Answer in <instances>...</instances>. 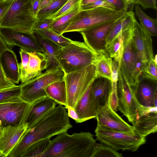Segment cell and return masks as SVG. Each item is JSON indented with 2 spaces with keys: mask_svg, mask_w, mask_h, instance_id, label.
I'll list each match as a JSON object with an SVG mask.
<instances>
[{
  "mask_svg": "<svg viewBox=\"0 0 157 157\" xmlns=\"http://www.w3.org/2000/svg\"><path fill=\"white\" fill-rule=\"evenodd\" d=\"M53 21L52 18L46 17L38 19L35 23L33 29V31L37 30L50 29L51 25Z\"/></svg>",
  "mask_w": 157,
  "mask_h": 157,
  "instance_id": "cell-40",
  "label": "cell"
},
{
  "mask_svg": "<svg viewBox=\"0 0 157 157\" xmlns=\"http://www.w3.org/2000/svg\"><path fill=\"white\" fill-rule=\"evenodd\" d=\"M64 73L59 67L46 69L43 73L20 85V97L31 104L47 96L45 89L51 84L64 79Z\"/></svg>",
  "mask_w": 157,
  "mask_h": 157,
  "instance_id": "cell-7",
  "label": "cell"
},
{
  "mask_svg": "<svg viewBox=\"0 0 157 157\" xmlns=\"http://www.w3.org/2000/svg\"><path fill=\"white\" fill-rule=\"evenodd\" d=\"M132 86L135 98L140 105L157 108V81L140 74L136 85Z\"/></svg>",
  "mask_w": 157,
  "mask_h": 157,
  "instance_id": "cell-14",
  "label": "cell"
},
{
  "mask_svg": "<svg viewBox=\"0 0 157 157\" xmlns=\"http://www.w3.org/2000/svg\"><path fill=\"white\" fill-rule=\"evenodd\" d=\"M112 61L105 52L100 53L95 64L96 78L103 77L111 80Z\"/></svg>",
  "mask_w": 157,
  "mask_h": 157,
  "instance_id": "cell-26",
  "label": "cell"
},
{
  "mask_svg": "<svg viewBox=\"0 0 157 157\" xmlns=\"http://www.w3.org/2000/svg\"><path fill=\"white\" fill-rule=\"evenodd\" d=\"M67 109V114L69 117L74 119L76 123H80L78 115L74 109L68 108Z\"/></svg>",
  "mask_w": 157,
  "mask_h": 157,
  "instance_id": "cell-48",
  "label": "cell"
},
{
  "mask_svg": "<svg viewBox=\"0 0 157 157\" xmlns=\"http://www.w3.org/2000/svg\"><path fill=\"white\" fill-rule=\"evenodd\" d=\"M13 1V0H6L0 2V25L2 19Z\"/></svg>",
  "mask_w": 157,
  "mask_h": 157,
  "instance_id": "cell-44",
  "label": "cell"
},
{
  "mask_svg": "<svg viewBox=\"0 0 157 157\" xmlns=\"http://www.w3.org/2000/svg\"><path fill=\"white\" fill-rule=\"evenodd\" d=\"M21 94L20 85L0 90V103L19 98Z\"/></svg>",
  "mask_w": 157,
  "mask_h": 157,
  "instance_id": "cell-37",
  "label": "cell"
},
{
  "mask_svg": "<svg viewBox=\"0 0 157 157\" xmlns=\"http://www.w3.org/2000/svg\"><path fill=\"white\" fill-rule=\"evenodd\" d=\"M135 15L132 10H129L123 16L116 22L106 37V44L115 38L122 29L126 28L129 25L135 16Z\"/></svg>",
  "mask_w": 157,
  "mask_h": 157,
  "instance_id": "cell-27",
  "label": "cell"
},
{
  "mask_svg": "<svg viewBox=\"0 0 157 157\" xmlns=\"http://www.w3.org/2000/svg\"><path fill=\"white\" fill-rule=\"evenodd\" d=\"M31 104L21 98L0 103V125L3 128L18 126L25 123Z\"/></svg>",
  "mask_w": 157,
  "mask_h": 157,
  "instance_id": "cell-11",
  "label": "cell"
},
{
  "mask_svg": "<svg viewBox=\"0 0 157 157\" xmlns=\"http://www.w3.org/2000/svg\"><path fill=\"white\" fill-rule=\"evenodd\" d=\"M51 141L43 157H91L96 144L93 135L88 132L71 135L65 132Z\"/></svg>",
  "mask_w": 157,
  "mask_h": 157,
  "instance_id": "cell-2",
  "label": "cell"
},
{
  "mask_svg": "<svg viewBox=\"0 0 157 157\" xmlns=\"http://www.w3.org/2000/svg\"><path fill=\"white\" fill-rule=\"evenodd\" d=\"M98 7L117 10L114 6L105 0H98L93 3L80 6L79 10H88Z\"/></svg>",
  "mask_w": 157,
  "mask_h": 157,
  "instance_id": "cell-39",
  "label": "cell"
},
{
  "mask_svg": "<svg viewBox=\"0 0 157 157\" xmlns=\"http://www.w3.org/2000/svg\"><path fill=\"white\" fill-rule=\"evenodd\" d=\"M40 0H33L31 4V10L33 15L36 17L39 11Z\"/></svg>",
  "mask_w": 157,
  "mask_h": 157,
  "instance_id": "cell-47",
  "label": "cell"
},
{
  "mask_svg": "<svg viewBox=\"0 0 157 157\" xmlns=\"http://www.w3.org/2000/svg\"><path fill=\"white\" fill-rule=\"evenodd\" d=\"M0 157H4V155L1 153L0 152Z\"/></svg>",
  "mask_w": 157,
  "mask_h": 157,
  "instance_id": "cell-55",
  "label": "cell"
},
{
  "mask_svg": "<svg viewBox=\"0 0 157 157\" xmlns=\"http://www.w3.org/2000/svg\"><path fill=\"white\" fill-rule=\"evenodd\" d=\"M120 63L117 60L113 59L112 67V78L113 82H117Z\"/></svg>",
  "mask_w": 157,
  "mask_h": 157,
  "instance_id": "cell-45",
  "label": "cell"
},
{
  "mask_svg": "<svg viewBox=\"0 0 157 157\" xmlns=\"http://www.w3.org/2000/svg\"><path fill=\"white\" fill-rule=\"evenodd\" d=\"M117 82H112V90L109 99V103L110 106L115 111L118 110V99L117 90Z\"/></svg>",
  "mask_w": 157,
  "mask_h": 157,
  "instance_id": "cell-41",
  "label": "cell"
},
{
  "mask_svg": "<svg viewBox=\"0 0 157 157\" xmlns=\"http://www.w3.org/2000/svg\"><path fill=\"white\" fill-rule=\"evenodd\" d=\"M80 0H68L61 8L55 14L48 17L53 20L63 16L79 11Z\"/></svg>",
  "mask_w": 157,
  "mask_h": 157,
  "instance_id": "cell-35",
  "label": "cell"
},
{
  "mask_svg": "<svg viewBox=\"0 0 157 157\" xmlns=\"http://www.w3.org/2000/svg\"><path fill=\"white\" fill-rule=\"evenodd\" d=\"M32 0H13L2 21L0 28L33 34V27L38 19L31 10Z\"/></svg>",
  "mask_w": 157,
  "mask_h": 157,
  "instance_id": "cell-5",
  "label": "cell"
},
{
  "mask_svg": "<svg viewBox=\"0 0 157 157\" xmlns=\"http://www.w3.org/2000/svg\"><path fill=\"white\" fill-rule=\"evenodd\" d=\"M117 21L95 25L79 33L84 42L93 52L98 54L103 53L106 48V37Z\"/></svg>",
  "mask_w": 157,
  "mask_h": 157,
  "instance_id": "cell-15",
  "label": "cell"
},
{
  "mask_svg": "<svg viewBox=\"0 0 157 157\" xmlns=\"http://www.w3.org/2000/svg\"><path fill=\"white\" fill-rule=\"evenodd\" d=\"M52 1V0H40L39 6V10L48 6L51 2Z\"/></svg>",
  "mask_w": 157,
  "mask_h": 157,
  "instance_id": "cell-51",
  "label": "cell"
},
{
  "mask_svg": "<svg viewBox=\"0 0 157 157\" xmlns=\"http://www.w3.org/2000/svg\"><path fill=\"white\" fill-rule=\"evenodd\" d=\"M5 1V0H0V2H4Z\"/></svg>",
  "mask_w": 157,
  "mask_h": 157,
  "instance_id": "cell-56",
  "label": "cell"
},
{
  "mask_svg": "<svg viewBox=\"0 0 157 157\" xmlns=\"http://www.w3.org/2000/svg\"><path fill=\"white\" fill-rule=\"evenodd\" d=\"M33 33H36L42 38L51 41L60 48L65 47L73 41L70 39L59 34L50 29L35 30L33 31Z\"/></svg>",
  "mask_w": 157,
  "mask_h": 157,
  "instance_id": "cell-30",
  "label": "cell"
},
{
  "mask_svg": "<svg viewBox=\"0 0 157 157\" xmlns=\"http://www.w3.org/2000/svg\"><path fill=\"white\" fill-rule=\"evenodd\" d=\"M123 49V39L121 31L112 41L106 44L105 52L110 57L120 63Z\"/></svg>",
  "mask_w": 157,
  "mask_h": 157,
  "instance_id": "cell-29",
  "label": "cell"
},
{
  "mask_svg": "<svg viewBox=\"0 0 157 157\" xmlns=\"http://www.w3.org/2000/svg\"><path fill=\"white\" fill-rule=\"evenodd\" d=\"M21 62L19 63V81L21 83L27 81L29 55L28 52L21 48L19 51Z\"/></svg>",
  "mask_w": 157,
  "mask_h": 157,
  "instance_id": "cell-36",
  "label": "cell"
},
{
  "mask_svg": "<svg viewBox=\"0 0 157 157\" xmlns=\"http://www.w3.org/2000/svg\"><path fill=\"white\" fill-rule=\"evenodd\" d=\"M135 132L146 137L157 131V108L147 109L139 113L132 123Z\"/></svg>",
  "mask_w": 157,
  "mask_h": 157,
  "instance_id": "cell-18",
  "label": "cell"
},
{
  "mask_svg": "<svg viewBox=\"0 0 157 157\" xmlns=\"http://www.w3.org/2000/svg\"><path fill=\"white\" fill-rule=\"evenodd\" d=\"M28 52L29 58L27 81L41 74L47 68L48 64V59L45 53L36 51Z\"/></svg>",
  "mask_w": 157,
  "mask_h": 157,
  "instance_id": "cell-23",
  "label": "cell"
},
{
  "mask_svg": "<svg viewBox=\"0 0 157 157\" xmlns=\"http://www.w3.org/2000/svg\"><path fill=\"white\" fill-rule=\"evenodd\" d=\"M98 0H80V6L93 3Z\"/></svg>",
  "mask_w": 157,
  "mask_h": 157,
  "instance_id": "cell-52",
  "label": "cell"
},
{
  "mask_svg": "<svg viewBox=\"0 0 157 157\" xmlns=\"http://www.w3.org/2000/svg\"><path fill=\"white\" fill-rule=\"evenodd\" d=\"M127 12L101 7L79 10L72 18L64 33L79 32L95 25L117 21Z\"/></svg>",
  "mask_w": 157,
  "mask_h": 157,
  "instance_id": "cell-4",
  "label": "cell"
},
{
  "mask_svg": "<svg viewBox=\"0 0 157 157\" xmlns=\"http://www.w3.org/2000/svg\"><path fill=\"white\" fill-rule=\"evenodd\" d=\"M0 36L9 48L17 46L28 52L36 51L45 53L34 33L0 28Z\"/></svg>",
  "mask_w": 157,
  "mask_h": 157,
  "instance_id": "cell-12",
  "label": "cell"
},
{
  "mask_svg": "<svg viewBox=\"0 0 157 157\" xmlns=\"http://www.w3.org/2000/svg\"><path fill=\"white\" fill-rule=\"evenodd\" d=\"M135 0H123L126 10L128 11V9L132 10Z\"/></svg>",
  "mask_w": 157,
  "mask_h": 157,
  "instance_id": "cell-49",
  "label": "cell"
},
{
  "mask_svg": "<svg viewBox=\"0 0 157 157\" xmlns=\"http://www.w3.org/2000/svg\"><path fill=\"white\" fill-rule=\"evenodd\" d=\"M92 84V83L74 108V110L78 115L80 123L95 118L96 116L97 111L94 105L91 93Z\"/></svg>",
  "mask_w": 157,
  "mask_h": 157,
  "instance_id": "cell-22",
  "label": "cell"
},
{
  "mask_svg": "<svg viewBox=\"0 0 157 157\" xmlns=\"http://www.w3.org/2000/svg\"><path fill=\"white\" fill-rule=\"evenodd\" d=\"M0 63L7 78L14 83L19 82V63L15 53L9 48L0 57Z\"/></svg>",
  "mask_w": 157,
  "mask_h": 157,
  "instance_id": "cell-21",
  "label": "cell"
},
{
  "mask_svg": "<svg viewBox=\"0 0 157 157\" xmlns=\"http://www.w3.org/2000/svg\"></svg>",
  "mask_w": 157,
  "mask_h": 157,
  "instance_id": "cell-57",
  "label": "cell"
},
{
  "mask_svg": "<svg viewBox=\"0 0 157 157\" xmlns=\"http://www.w3.org/2000/svg\"><path fill=\"white\" fill-rule=\"evenodd\" d=\"M68 0H52L50 4L39 11L36 18L48 17L56 13Z\"/></svg>",
  "mask_w": 157,
  "mask_h": 157,
  "instance_id": "cell-33",
  "label": "cell"
},
{
  "mask_svg": "<svg viewBox=\"0 0 157 157\" xmlns=\"http://www.w3.org/2000/svg\"><path fill=\"white\" fill-rule=\"evenodd\" d=\"M151 36L138 23L135 18L132 38L137 58L142 63V67L150 60H154V56Z\"/></svg>",
  "mask_w": 157,
  "mask_h": 157,
  "instance_id": "cell-13",
  "label": "cell"
},
{
  "mask_svg": "<svg viewBox=\"0 0 157 157\" xmlns=\"http://www.w3.org/2000/svg\"><path fill=\"white\" fill-rule=\"evenodd\" d=\"M95 132L97 139L100 142L116 150L135 151L146 141V137L140 136L135 132L113 131L97 125Z\"/></svg>",
  "mask_w": 157,
  "mask_h": 157,
  "instance_id": "cell-8",
  "label": "cell"
},
{
  "mask_svg": "<svg viewBox=\"0 0 157 157\" xmlns=\"http://www.w3.org/2000/svg\"><path fill=\"white\" fill-rule=\"evenodd\" d=\"M50 139H46L37 142L31 145L21 157H43L50 147Z\"/></svg>",
  "mask_w": 157,
  "mask_h": 157,
  "instance_id": "cell-31",
  "label": "cell"
},
{
  "mask_svg": "<svg viewBox=\"0 0 157 157\" xmlns=\"http://www.w3.org/2000/svg\"><path fill=\"white\" fill-rule=\"evenodd\" d=\"M135 14L140 21V25L151 36H157V20L148 16L138 4H135Z\"/></svg>",
  "mask_w": 157,
  "mask_h": 157,
  "instance_id": "cell-28",
  "label": "cell"
},
{
  "mask_svg": "<svg viewBox=\"0 0 157 157\" xmlns=\"http://www.w3.org/2000/svg\"><path fill=\"white\" fill-rule=\"evenodd\" d=\"M118 110L132 123L138 113L147 108L140 105L135 97L132 86L119 70L117 85Z\"/></svg>",
  "mask_w": 157,
  "mask_h": 157,
  "instance_id": "cell-9",
  "label": "cell"
},
{
  "mask_svg": "<svg viewBox=\"0 0 157 157\" xmlns=\"http://www.w3.org/2000/svg\"><path fill=\"white\" fill-rule=\"evenodd\" d=\"M2 128L1 125H0V135H1V132H2Z\"/></svg>",
  "mask_w": 157,
  "mask_h": 157,
  "instance_id": "cell-54",
  "label": "cell"
},
{
  "mask_svg": "<svg viewBox=\"0 0 157 157\" xmlns=\"http://www.w3.org/2000/svg\"><path fill=\"white\" fill-rule=\"evenodd\" d=\"M115 7L116 9L127 12L125 10L123 0H105Z\"/></svg>",
  "mask_w": 157,
  "mask_h": 157,
  "instance_id": "cell-46",
  "label": "cell"
},
{
  "mask_svg": "<svg viewBox=\"0 0 157 157\" xmlns=\"http://www.w3.org/2000/svg\"><path fill=\"white\" fill-rule=\"evenodd\" d=\"M9 48L0 36V57L3 51Z\"/></svg>",
  "mask_w": 157,
  "mask_h": 157,
  "instance_id": "cell-50",
  "label": "cell"
},
{
  "mask_svg": "<svg viewBox=\"0 0 157 157\" xmlns=\"http://www.w3.org/2000/svg\"><path fill=\"white\" fill-rule=\"evenodd\" d=\"M132 33L123 37L124 49L119 70L128 83L131 86H134L138 80L140 74L137 71V68L141 63L137 57L132 38Z\"/></svg>",
  "mask_w": 157,
  "mask_h": 157,
  "instance_id": "cell-10",
  "label": "cell"
},
{
  "mask_svg": "<svg viewBox=\"0 0 157 157\" xmlns=\"http://www.w3.org/2000/svg\"><path fill=\"white\" fill-rule=\"evenodd\" d=\"M72 127L66 108L59 105L43 116L31 128H27L8 157H21L33 144L67 132Z\"/></svg>",
  "mask_w": 157,
  "mask_h": 157,
  "instance_id": "cell-1",
  "label": "cell"
},
{
  "mask_svg": "<svg viewBox=\"0 0 157 157\" xmlns=\"http://www.w3.org/2000/svg\"><path fill=\"white\" fill-rule=\"evenodd\" d=\"M154 61L155 63L157 64V55L156 54L155 56H154Z\"/></svg>",
  "mask_w": 157,
  "mask_h": 157,
  "instance_id": "cell-53",
  "label": "cell"
},
{
  "mask_svg": "<svg viewBox=\"0 0 157 157\" xmlns=\"http://www.w3.org/2000/svg\"><path fill=\"white\" fill-rule=\"evenodd\" d=\"M5 75L0 63V90L16 86Z\"/></svg>",
  "mask_w": 157,
  "mask_h": 157,
  "instance_id": "cell-42",
  "label": "cell"
},
{
  "mask_svg": "<svg viewBox=\"0 0 157 157\" xmlns=\"http://www.w3.org/2000/svg\"><path fill=\"white\" fill-rule=\"evenodd\" d=\"M112 90L111 80L103 77L96 78L91 88L94 106L96 110L108 103Z\"/></svg>",
  "mask_w": 157,
  "mask_h": 157,
  "instance_id": "cell-19",
  "label": "cell"
},
{
  "mask_svg": "<svg viewBox=\"0 0 157 157\" xmlns=\"http://www.w3.org/2000/svg\"><path fill=\"white\" fill-rule=\"evenodd\" d=\"M33 33L44 49L45 53L48 59V66L46 69L56 67L60 68L56 59V57L60 48L51 41L42 38L36 33Z\"/></svg>",
  "mask_w": 157,
  "mask_h": 157,
  "instance_id": "cell-25",
  "label": "cell"
},
{
  "mask_svg": "<svg viewBox=\"0 0 157 157\" xmlns=\"http://www.w3.org/2000/svg\"><path fill=\"white\" fill-rule=\"evenodd\" d=\"M78 11H77L53 20L51 25L50 29L59 34L63 35L70 24L72 18Z\"/></svg>",
  "mask_w": 157,
  "mask_h": 157,
  "instance_id": "cell-32",
  "label": "cell"
},
{
  "mask_svg": "<svg viewBox=\"0 0 157 157\" xmlns=\"http://www.w3.org/2000/svg\"><path fill=\"white\" fill-rule=\"evenodd\" d=\"M47 96L58 104L67 106V95L65 81L63 80L53 82L45 89Z\"/></svg>",
  "mask_w": 157,
  "mask_h": 157,
  "instance_id": "cell-24",
  "label": "cell"
},
{
  "mask_svg": "<svg viewBox=\"0 0 157 157\" xmlns=\"http://www.w3.org/2000/svg\"><path fill=\"white\" fill-rule=\"evenodd\" d=\"M122 154L102 143L96 144L91 157H122Z\"/></svg>",
  "mask_w": 157,
  "mask_h": 157,
  "instance_id": "cell-34",
  "label": "cell"
},
{
  "mask_svg": "<svg viewBox=\"0 0 157 157\" xmlns=\"http://www.w3.org/2000/svg\"><path fill=\"white\" fill-rule=\"evenodd\" d=\"M157 66L153 60H151L142 67L140 74L157 81Z\"/></svg>",
  "mask_w": 157,
  "mask_h": 157,
  "instance_id": "cell-38",
  "label": "cell"
},
{
  "mask_svg": "<svg viewBox=\"0 0 157 157\" xmlns=\"http://www.w3.org/2000/svg\"><path fill=\"white\" fill-rule=\"evenodd\" d=\"M27 128L28 125L25 123L18 126H9L2 128L0 136V152L4 157H8Z\"/></svg>",
  "mask_w": 157,
  "mask_h": 157,
  "instance_id": "cell-17",
  "label": "cell"
},
{
  "mask_svg": "<svg viewBox=\"0 0 157 157\" xmlns=\"http://www.w3.org/2000/svg\"><path fill=\"white\" fill-rule=\"evenodd\" d=\"M99 54L93 52L84 42L73 40L60 48L56 59L64 74H67L95 65Z\"/></svg>",
  "mask_w": 157,
  "mask_h": 157,
  "instance_id": "cell-3",
  "label": "cell"
},
{
  "mask_svg": "<svg viewBox=\"0 0 157 157\" xmlns=\"http://www.w3.org/2000/svg\"><path fill=\"white\" fill-rule=\"evenodd\" d=\"M96 78L95 66L88 65L78 71L64 74L67 95V106L74 109L75 107Z\"/></svg>",
  "mask_w": 157,
  "mask_h": 157,
  "instance_id": "cell-6",
  "label": "cell"
},
{
  "mask_svg": "<svg viewBox=\"0 0 157 157\" xmlns=\"http://www.w3.org/2000/svg\"><path fill=\"white\" fill-rule=\"evenodd\" d=\"M57 104L56 101L47 96L39 99L31 104L25 122V123L28 125V129L31 128Z\"/></svg>",
  "mask_w": 157,
  "mask_h": 157,
  "instance_id": "cell-20",
  "label": "cell"
},
{
  "mask_svg": "<svg viewBox=\"0 0 157 157\" xmlns=\"http://www.w3.org/2000/svg\"><path fill=\"white\" fill-rule=\"evenodd\" d=\"M134 4L140 6L144 10L151 9L156 10L157 8L156 0H135Z\"/></svg>",
  "mask_w": 157,
  "mask_h": 157,
  "instance_id": "cell-43",
  "label": "cell"
},
{
  "mask_svg": "<svg viewBox=\"0 0 157 157\" xmlns=\"http://www.w3.org/2000/svg\"><path fill=\"white\" fill-rule=\"evenodd\" d=\"M97 125L109 129L125 132H134L132 126L129 124L114 110L109 101L104 106L98 108L96 112Z\"/></svg>",
  "mask_w": 157,
  "mask_h": 157,
  "instance_id": "cell-16",
  "label": "cell"
}]
</instances>
